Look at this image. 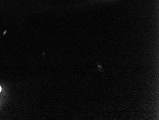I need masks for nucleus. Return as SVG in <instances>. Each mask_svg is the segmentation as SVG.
<instances>
[{"label": "nucleus", "mask_w": 159, "mask_h": 120, "mask_svg": "<svg viewBox=\"0 0 159 120\" xmlns=\"http://www.w3.org/2000/svg\"><path fill=\"white\" fill-rule=\"evenodd\" d=\"M96 64H97V66H98V68L95 69V70H97L98 71H101V72H102V73H104V70H103V68H102V65H100V64H98V62H96Z\"/></svg>", "instance_id": "nucleus-1"}, {"label": "nucleus", "mask_w": 159, "mask_h": 120, "mask_svg": "<svg viewBox=\"0 0 159 120\" xmlns=\"http://www.w3.org/2000/svg\"><path fill=\"white\" fill-rule=\"evenodd\" d=\"M1 90H2L1 87H0V92H1Z\"/></svg>", "instance_id": "nucleus-2"}]
</instances>
